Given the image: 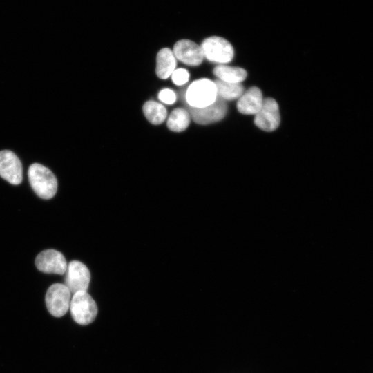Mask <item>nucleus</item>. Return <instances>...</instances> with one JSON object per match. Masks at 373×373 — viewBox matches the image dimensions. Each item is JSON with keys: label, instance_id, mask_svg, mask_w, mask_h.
<instances>
[{"label": "nucleus", "instance_id": "1", "mask_svg": "<svg viewBox=\"0 0 373 373\" xmlns=\"http://www.w3.org/2000/svg\"><path fill=\"white\" fill-rule=\"evenodd\" d=\"M28 175L31 187L39 197L48 200L56 194L57 180L49 169L34 163L30 166Z\"/></svg>", "mask_w": 373, "mask_h": 373}, {"label": "nucleus", "instance_id": "15", "mask_svg": "<svg viewBox=\"0 0 373 373\" xmlns=\"http://www.w3.org/2000/svg\"><path fill=\"white\" fill-rule=\"evenodd\" d=\"M217 95L225 100L239 99L243 94L244 88L240 83H230L217 79L214 81Z\"/></svg>", "mask_w": 373, "mask_h": 373}, {"label": "nucleus", "instance_id": "16", "mask_svg": "<svg viewBox=\"0 0 373 373\" xmlns=\"http://www.w3.org/2000/svg\"><path fill=\"white\" fill-rule=\"evenodd\" d=\"M191 116L186 110L182 108L174 109L167 120V127L174 132H182L187 128L190 124Z\"/></svg>", "mask_w": 373, "mask_h": 373}, {"label": "nucleus", "instance_id": "17", "mask_svg": "<svg viewBox=\"0 0 373 373\" xmlns=\"http://www.w3.org/2000/svg\"><path fill=\"white\" fill-rule=\"evenodd\" d=\"M144 116L153 124H160L166 119L167 111L160 103L155 101H148L143 106Z\"/></svg>", "mask_w": 373, "mask_h": 373}, {"label": "nucleus", "instance_id": "8", "mask_svg": "<svg viewBox=\"0 0 373 373\" xmlns=\"http://www.w3.org/2000/svg\"><path fill=\"white\" fill-rule=\"evenodd\" d=\"M225 101L220 97L211 105L203 108L190 107V116L199 124H209L221 120L227 113Z\"/></svg>", "mask_w": 373, "mask_h": 373}, {"label": "nucleus", "instance_id": "3", "mask_svg": "<svg viewBox=\"0 0 373 373\" xmlns=\"http://www.w3.org/2000/svg\"><path fill=\"white\" fill-rule=\"evenodd\" d=\"M70 309L73 320L82 325L92 323L97 314V304L87 291L73 294L70 300Z\"/></svg>", "mask_w": 373, "mask_h": 373}, {"label": "nucleus", "instance_id": "9", "mask_svg": "<svg viewBox=\"0 0 373 373\" xmlns=\"http://www.w3.org/2000/svg\"><path fill=\"white\" fill-rule=\"evenodd\" d=\"M255 115V124L263 131H273L280 124L279 107L276 101L272 98L265 99L260 110Z\"/></svg>", "mask_w": 373, "mask_h": 373}, {"label": "nucleus", "instance_id": "11", "mask_svg": "<svg viewBox=\"0 0 373 373\" xmlns=\"http://www.w3.org/2000/svg\"><path fill=\"white\" fill-rule=\"evenodd\" d=\"M173 52L175 58L189 66H198L204 58L201 46L188 39L178 41Z\"/></svg>", "mask_w": 373, "mask_h": 373}, {"label": "nucleus", "instance_id": "13", "mask_svg": "<svg viewBox=\"0 0 373 373\" xmlns=\"http://www.w3.org/2000/svg\"><path fill=\"white\" fill-rule=\"evenodd\" d=\"M176 58L173 51L168 48L161 49L156 58L155 72L157 77L162 79L169 78L175 70Z\"/></svg>", "mask_w": 373, "mask_h": 373}, {"label": "nucleus", "instance_id": "19", "mask_svg": "<svg viewBox=\"0 0 373 373\" xmlns=\"http://www.w3.org/2000/svg\"><path fill=\"white\" fill-rule=\"evenodd\" d=\"M158 98L164 104H173L176 101V95L171 89L164 88L160 91Z\"/></svg>", "mask_w": 373, "mask_h": 373}, {"label": "nucleus", "instance_id": "12", "mask_svg": "<svg viewBox=\"0 0 373 373\" xmlns=\"http://www.w3.org/2000/svg\"><path fill=\"white\" fill-rule=\"evenodd\" d=\"M263 100L260 88L253 86L240 97L237 102V108L242 114L256 115L260 110Z\"/></svg>", "mask_w": 373, "mask_h": 373}, {"label": "nucleus", "instance_id": "7", "mask_svg": "<svg viewBox=\"0 0 373 373\" xmlns=\"http://www.w3.org/2000/svg\"><path fill=\"white\" fill-rule=\"evenodd\" d=\"M35 265L40 271L59 275L65 274L68 267L64 256L52 249L40 252L35 258Z\"/></svg>", "mask_w": 373, "mask_h": 373}, {"label": "nucleus", "instance_id": "6", "mask_svg": "<svg viewBox=\"0 0 373 373\" xmlns=\"http://www.w3.org/2000/svg\"><path fill=\"white\" fill-rule=\"evenodd\" d=\"M65 274L64 285L71 294L87 290L90 280V274L84 263L77 260L71 261L68 265Z\"/></svg>", "mask_w": 373, "mask_h": 373}, {"label": "nucleus", "instance_id": "2", "mask_svg": "<svg viewBox=\"0 0 373 373\" xmlns=\"http://www.w3.org/2000/svg\"><path fill=\"white\" fill-rule=\"evenodd\" d=\"M215 82L206 78L193 82L188 87L185 97L192 108H203L212 104L217 99Z\"/></svg>", "mask_w": 373, "mask_h": 373}, {"label": "nucleus", "instance_id": "14", "mask_svg": "<svg viewBox=\"0 0 373 373\" xmlns=\"http://www.w3.org/2000/svg\"><path fill=\"white\" fill-rule=\"evenodd\" d=\"M213 74L219 80L230 83H240L247 77V72L239 67L220 64L213 69Z\"/></svg>", "mask_w": 373, "mask_h": 373}, {"label": "nucleus", "instance_id": "4", "mask_svg": "<svg viewBox=\"0 0 373 373\" xmlns=\"http://www.w3.org/2000/svg\"><path fill=\"white\" fill-rule=\"evenodd\" d=\"M201 48L204 57L209 61L220 64L230 62L233 57L232 45L224 38L212 36L205 39Z\"/></svg>", "mask_w": 373, "mask_h": 373}, {"label": "nucleus", "instance_id": "18", "mask_svg": "<svg viewBox=\"0 0 373 373\" xmlns=\"http://www.w3.org/2000/svg\"><path fill=\"white\" fill-rule=\"evenodd\" d=\"M189 79V73L184 68L175 69L171 75L173 82L178 86L184 85L188 82Z\"/></svg>", "mask_w": 373, "mask_h": 373}, {"label": "nucleus", "instance_id": "10", "mask_svg": "<svg viewBox=\"0 0 373 373\" xmlns=\"http://www.w3.org/2000/svg\"><path fill=\"white\" fill-rule=\"evenodd\" d=\"M0 176L12 184L22 181V166L17 156L11 151H0Z\"/></svg>", "mask_w": 373, "mask_h": 373}, {"label": "nucleus", "instance_id": "5", "mask_svg": "<svg viewBox=\"0 0 373 373\" xmlns=\"http://www.w3.org/2000/svg\"><path fill=\"white\" fill-rule=\"evenodd\" d=\"M71 292L68 288L61 283L52 285L46 294V305L48 312L53 316H64L70 308Z\"/></svg>", "mask_w": 373, "mask_h": 373}]
</instances>
